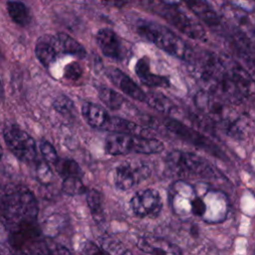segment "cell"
Segmentation results:
<instances>
[{
	"label": "cell",
	"mask_w": 255,
	"mask_h": 255,
	"mask_svg": "<svg viewBox=\"0 0 255 255\" xmlns=\"http://www.w3.org/2000/svg\"><path fill=\"white\" fill-rule=\"evenodd\" d=\"M49 38L58 54L73 55L78 58H85L87 55L85 48L74 38L65 33H58L54 36H49Z\"/></svg>",
	"instance_id": "18"
},
{
	"label": "cell",
	"mask_w": 255,
	"mask_h": 255,
	"mask_svg": "<svg viewBox=\"0 0 255 255\" xmlns=\"http://www.w3.org/2000/svg\"><path fill=\"white\" fill-rule=\"evenodd\" d=\"M98 45L106 57L112 59H122L123 48L118 35L111 29H101L97 34Z\"/></svg>",
	"instance_id": "16"
},
{
	"label": "cell",
	"mask_w": 255,
	"mask_h": 255,
	"mask_svg": "<svg viewBox=\"0 0 255 255\" xmlns=\"http://www.w3.org/2000/svg\"><path fill=\"white\" fill-rule=\"evenodd\" d=\"M83 68L78 62H71L64 68V78L69 81H77L83 76Z\"/></svg>",
	"instance_id": "33"
},
{
	"label": "cell",
	"mask_w": 255,
	"mask_h": 255,
	"mask_svg": "<svg viewBox=\"0 0 255 255\" xmlns=\"http://www.w3.org/2000/svg\"><path fill=\"white\" fill-rule=\"evenodd\" d=\"M129 205L136 216L155 218L162 209V199L157 190L146 188L134 193Z\"/></svg>",
	"instance_id": "11"
},
{
	"label": "cell",
	"mask_w": 255,
	"mask_h": 255,
	"mask_svg": "<svg viewBox=\"0 0 255 255\" xmlns=\"http://www.w3.org/2000/svg\"><path fill=\"white\" fill-rule=\"evenodd\" d=\"M144 103H146V105H148L152 109L162 113H170L172 110L175 109L173 103L164 95L159 93H147Z\"/></svg>",
	"instance_id": "24"
},
{
	"label": "cell",
	"mask_w": 255,
	"mask_h": 255,
	"mask_svg": "<svg viewBox=\"0 0 255 255\" xmlns=\"http://www.w3.org/2000/svg\"><path fill=\"white\" fill-rule=\"evenodd\" d=\"M165 128L171 131L172 133L176 134L181 139L189 142L192 145H195L199 148L207 150L210 154L219 157L221 159L226 158L224 152L221 150L219 146H217L212 140L208 137L200 133L198 130L187 127L186 125L182 124L178 120L174 119H166L163 122Z\"/></svg>",
	"instance_id": "9"
},
{
	"label": "cell",
	"mask_w": 255,
	"mask_h": 255,
	"mask_svg": "<svg viewBox=\"0 0 255 255\" xmlns=\"http://www.w3.org/2000/svg\"><path fill=\"white\" fill-rule=\"evenodd\" d=\"M151 5L152 9L163 17L169 24L175 27L179 32L193 40H201L205 37V30L200 22L196 21L179 6L164 4L158 0H144Z\"/></svg>",
	"instance_id": "7"
},
{
	"label": "cell",
	"mask_w": 255,
	"mask_h": 255,
	"mask_svg": "<svg viewBox=\"0 0 255 255\" xmlns=\"http://www.w3.org/2000/svg\"><path fill=\"white\" fill-rule=\"evenodd\" d=\"M104 128L114 132H121V133H128V134L144 135V136H147L148 134V131L145 128H141L140 126L136 125L133 122H130L119 117H110V120Z\"/></svg>",
	"instance_id": "21"
},
{
	"label": "cell",
	"mask_w": 255,
	"mask_h": 255,
	"mask_svg": "<svg viewBox=\"0 0 255 255\" xmlns=\"http://www.w3.org/2000/svg\"><path fill=\"white\" fill-rule=\"evenodd\" d=\"M55 167L57 172L63 178L69 176H83V171L80 165L77 161L71 158H59V160L55 163Z\"/></svg>",
	"instance_id": "26"
},
{
	"label": "cell",
	"mask_w": 255,
	"mask_h": 255,
	"mask_svg": "<svg viewBox=\"0 0 255 255\" xmlns=\"http://www.w3.org/2000/svg\"><path fill=\"white\" fill-rule=\"evenodd\" d=\"M134 71L139 81L147 87L166 88L170 86V80L168 77L151 73L149 59L147 57H142L137 60L134 66Z\"/></svg>",
	"instance_id": "17"
},
{
	"label": "cell",
	"mask_w": 255,
	"mask_h": 255,
	"mask_svg": "<svg viewBox=\"0 0 255 255\" xmlns=\"http://www.w3.org/2000/svg\"><path fill=\"white\" fill-rule=\"evenodd\" d=\"M11 251L6 247V245L3 242H0V254H7Z\"/></svg>",
	"instance_id": "39"
},
{
	"label": "cell",
	"mask_w": 255,
	"mask_h": 255,
	"mask_svg": "<svg viewBox=\"0 0 255 255\" xmlns=\"http://www.w3.org/2000/svg\"><path fill=\"white\" fill-rule=\"evenodd\" d=\"M3 97H4V89H3L2 83H1V81H0V101L3 100Z\"/></svg>",
	"instance_id": "40"
},
{
	"label": "cell",
	"mask_w": 255,
	"mask_h": 255,
	"mask_svg": "<svg viewBox=\"0 0 255 255\" xmlns=\"http://www.w3.org/2000/svg\"><path fill=\"white\" fill-rule=\"evenodd\" d=\"M9 232H7V228L5 223L0 219V242H3L5 239H8Z\"/></svg>",
	"instance_id": "36"
},
{
	"label": "cell",
	"mask_w": 255,
	"mask_h": 255,
	"mask_svg": "<svg viewBox=\"0 0 255 255\" xmlns=\"http://www.w3.org/2000/svg\"><path fill=\"white\" fill-rule=\"evenodd\" d=\"M158 1L167 5H172V6H179L180 3L182 2V0H158Z\"/></svg>",
	"instance_id": "38"
},
{
	"label": "cell",
	"mask_w": 255,
	"mask_h": 255,
	"mask_svg": "<svg viewBox=\"0 0 255 255\" xmlns=\"http://www.w3.org/2000/svg\"><path fill=\"white\" fill-rule=\"evenodd\" d=\"M3 136L7 147L19 160L26 163L36 160V142L25 130L14 125H9L3 129Z\"/></svg>",
	"instance_id": "8"
},
{
	"label": "cell",
	"mask_w": 255,
	"mask_h": 255,
	"mask_svg": "<svg viewBox=\"0 0 255 255\" xmlns=\"http://www.w3.org/2000/svg\"><path fill=\"white\" fill-rule=\"evenodd\" d=\"M11 19L20 26H26L30 22V14L26 6L19 1H10L7 5Z\"/></svg>",
	"instance_id": "25"
},
{
	"label": "cell",
	"mask_w": 255,
	"mask_h": 255,
	"mask_svg": "<svg viewBox=\"0 0 255 255\" xmlns=\"http://www.w3.org/2000/svg\"><path fill=\"white\" fill-rule=\"evenodd\" d=\"M101 248L106 253H111V254L129 253L128 250L125 249V247L119 241L113 238H108V237L101 239Z\"/></svg>",
	"instance_id": "31"
},
{
	"label": "cell",
	"mask_w": 255,
	"mask_h": 255,
	"mask_svg": "<svg viewBox=\"0 0 255 255\" xmlns=\"http://www.w3.org/2000/svg\"><path fill=\"white\" fill-rule=\"evenodd\" d=\"M53 108L59 114H61L63 116H67V117L72 116L74 114V110H75V106H74L73 101L65 95L58 96L54 100Z\"/></svg>",
	"instance_id": "29"
},
{
	"label": "cell",
	"mask_w": 255,
	"mask_h": 255,
	"mask_svg": "<svg viewBox=\"0 0 255 255\" xmlns=\"http://www.w3.org/2000/svg\"><path fill=\"white\" fill-rule=\"evenodd\" d=\"M38 202L34 193L20 183L0 179V219L12 229L37 222Z\"/></svg>",
	"instance_id": "2"
},
{
	"label": "cell",
	"mask_w": 255,
	"mask_h": 255,
	"mask_svg": "<svg viewBox=\"0 0 255 255\" xmlns=\"http://www.w3.org/2000/svg\"><path fill=\"white\" fill-rule=\"evenodd\" d=\"M193 101L197 110L207 120L232 135H242V129L240 128L241 115L235 109L237 105L203 89L195 94Z\"/></svg>",
	"instance_id": "3"
},
{
	"label": "cell",
	"mask_w": 255,
	"mask_h": 255,
	"mask_svg": "<svg viewBox=\"0 0 255 255\" xmlns=\"http://www.w3.org/2000/svg\"><path fill=\"white\" fill-rule=\"evenodd\" d=\"M137 248L143 253L153 255H178L181 254L180 248L172 242L156 236L144 235L138 238Z\"/></svg>",
	"instance_id": "14"
},
{
	"label": "cell",
	"mask_w": 255,
	"mask_h": 255,
	"mask_svg": "<svg viewBox=\"0 0 255 255\" xmlns=\"http://www.w3.org/2000/svg\"><path fill=\"white\" fill-rule=\"evenodd\" d=\"M0 58H1V52H0Z\"/></svg>",
	"instance_id": "42"
},
{
	"label": "cell",
	"mask_w": 255,
	"mask_h": 255,
	"mask_svg": "<svg viewBox=\"0 0 255 255\" xmlns=\"http://www.w3.org/2000/svg\"><path fill=\"white\" fill-rule=\"evenodd\" d=\"M229 4L246 12H255V0H227Z\"/></svg>",
	"instance_id": "34"
},
{
	"label": "cell",
	"mask_w": 255,
	"mask_h": 255,
	"mask_svg": "<svg viewBox=\"0 0 255 255\" xmlns=\"http://www.w3.org/2000/svg\"><path fill=\"white\" fill-rule=\"evenodd\" d=\"M62 189L69 195H80L87 192V187L82 181V177L69 176L65 177L62 183Z\"/></svg>",
	"instance_id": "28"
},
{
	"label": "cell",
	"mask_w": 255,
	"mask_h": 255,
	"mask_svg": "<svg viewBox=\"0 0 255 255\" xmlns=\"http://www.w3.org/2000/svg\"><path fill=\"white\" fill-rule=\"evenodd\" d=\"M98 94L101 102L111 110H119L124 104V98L110 88L102 87L98 90Z\"/></svg>",
	"instance_id": "27"
},
{
	"label": "cell",
	"mask_w": 255,
	"mask_h": 255,
	"mask_svg": "<svg viewBox=\"0 0 255 255\" xmlns=\"http://www.w3.org/2000/svg\"><path fill=\"white\" fill-rule=\"evenodd\" d=\"M87 203L94 220L98 223H103L105 220V211H104L102 194L96 189L88 190Z\"/></svg>",
	"instance_id": "23"
},
{
	"label": "cell",
	"mask_w": 255,
	"mask_h": 255,
	"mask_svg": "<svg viewBox=\"0 0 255 255\" xmlns=\"http://www.w3.org/2000/svg\"><path fill=\"white\" fill-rule=\"evenodd\" d=\"M107 76L109 77L111 82L116 87H118L124 94L132 98L133 100L144 102L146 94L120 69L110 68L107 71Z\"/></svg>",
	"instance_id": "15"
},
{
	"label": "cell",
	"mask_w": 255,
	"mask_h": 255,
	"mask_svg": "<svg viewBox=\"0 0 255 255\" xmlns=\"http://www.w3.org/2000/svg\"><path fill=\"white\" fill-rule=\"evenodd\" d=\"M187 63L203 90L235 105L255 100V79L233 59L203 51Z\"/></svg>",
	"instance_id": "1"
},
{
	"label": "cell",
	"mask_w": 255,
	"mask_h": 255,
	"mask_svg": "<svg viewBox=\"0 0 255 255\" xmlns=\"http://www.w3.org/2000/svg\"><path fill=\"white\" fill-rule=\"evenodd\" d=\"M35 54L39 62L46 68H50L58 58V52L50 41L49 36L42 37L38 40L35 47Z\"/></svg>",
	"instance_id": "22"
},
{
	"label": "cell",
	"mask_w": 255,
	"mask_h": 255,
	"mask_svg": "<svg viewBox=\"0 0 255 255\" xmlns=\"http://www.w3.org/2000/svg\"><path fill=\"white\" fill-rule=\"evenodd\" d=\"M82 115L92 128H105L110 120L108 112L95 103H85L82 106Z\"/></svg>",
	"instance_id": "20"
},
{
	"label": "cell",
	"mask_w": 255,
	"mask_h": 255,
	"mask_svg": "<svg viewBox=\"0 0 255 255\" xmlns=\"http://www.w3.org/2000/svg\"><path fill=\"white\" fill-rule=\"evenodd\" d=\"M138 34L165 53L188 62L194 51L174 32L158 23L139 21L137 23Z\"/></svg>",
	"instance_id": "4"
},
{
	"label": "cell",
	"mask_w": 255,
	"mask_h": 255,
	"mask_svg": "<svg viewBox=\"0 0 255 255\" xmlns=\"http://www.w3.org/2000/svg\"><path fill=\"white\" fill-rule=\"evenodd\" d=\"M2 154H3V151H2V146H1V144H0V160H1V158H2Z\"/></svg>",
	"instance_id": "41"
},
{
	"label": "cell",
	"mask_w": 255,
	"mask_h": 255,
	"mask_svg": "<svg viewBox=\"0 0 255 255\" xmlns=\"http://www.w3.org/2000/svg\"><path fill=\"white\" fill-rule=\"evenodd\" d=\"M196 195V189L191 184L178 180L170 190L171 206L178 216H185L191 214L192 200Z\"/></svg>",
	"instance_id": "13"
},
{
	"label": "cell",
	"mask_w": 255,
	"mask_h": 255,
	"mask_svg": "<svg viewBox=\"0 0 255 255\" xmlns=\"http://www.w3.org/2000/svg\"><path fill=\"white\" fill-rule=\"evenodd\" d=\"M200 195L205 206L202 220L207 223H220L224 221L229 210L227 195L224 192L215 189H206Z\"/></svg>",
	"instance_id": "12"
},
{
	"label": "cell",
	"mask_w": 255,
	"mask_h": 255,
	"mask_svg": "<svg viewBox=\"0 0 255 255\" xmlns=\"http://www.w3.org/2000/svg\"><path fill=\"white\" fill-rule=\"evenodd\" d=\"M102 1L109 5L116 6V7H122L127 2V0H102Z\"/></svg>",
	"instance_id": "37"
},
{
	"label": "cell",
	"mask_w": 255,
	"mask_h": 255,
	"mask_svg": "<svg viewBox=\"0 0 255 255\" xmlns=\"http://www.w3.org/2000/svg\"><path fill=\"white\" fill-rule=\"evenodd\" d=\"M83 252L87 253V254H95V253L102 254V253H106L104 250H101V248H99L98 246H96L92 242H87V244L84 246Z\"/></svg>",
	"instance_id": "35"
},
{
	"label": "cell",
	"mask_w": 255,
	"mask_h": 255,
	"mask_svg": "<svg viewBox=\"0 0 255 255\" xmlns=\"http://www.w3.org/2000/svg\"><path fill=\"white\" fill-rule=\"evenodd\" d=\"M34 173H35L36 179L42 184H45V185L50 184L53 180V172L47 161L45 162L38 161L37 164L35 165Z\"/></svg>",
	"instance_id": "30"
},
{
	"label": "cell",
	"mask_w": 255,
	"mask_h": 255,
	"mask_svg": "<svg viewBox=\"0 0 255 255\" xmlns=\"http://www.w3.org/2000/svg\"><path fill=\"white\" fill-rule=\"evenodd\" d=\"M40 151L49 164H54L59 160V156L54 145L48 140H42L40 142Z\"/></svg>",
	"instance_id": "32"
},
{
	"label": "cell",
	"mask_w": 255,
	"mask_h": 255,
	"mask_svg": "<svg viewBox=\"0 0 255 255\" xmlns=\"http://www.w3.org/2000/svg\"><path fill=\"white\" fill-rule=\"evenodd\" d=\"M166 167L181 178H214L216 169L204 157L189 151L172 150L165 157Z\"/></svg>",
	"instance_id": "5"
},
{
	"label": "cell",
	"mask_w": 255,
	"mask_h": 255,
	"mask_svg": "<svg viewBox=\"0 0 255 255\" xmlns=\"http://www.w3.org/2000/svg\"><path fill=\"white\" fill-rule=\"evenodd\" d=\"M192 13L203 23L210 27H216L220 24V17L209 4L207 0H182Z\"/></svg>",
	"instance_id": "19"
},
{
	"label": "cell",
	"mask_w": 255,
	"mask_h": 255,
	"mask_svg": "<svg viewBox=\"0 0 255 255\" xmlns=\"http://www.w3.org/2000/svg\"><path fill=\"white\" fill-rule=\"evenodd\" d=\"M151 170L147 163L141 160H127L117 166L114 182L118 189L128 190L150 176Z\"/></svg>",
	"instance_id": "10"
},
{
	"label": "cell",
	"mask_w": 255,
	"mask_h": 255,
	"mask_svg": "<svg viewBox=\"0 0 255 255\" xmlns=\"http://www.w3.org/2000/svg\"><path fill=\"white\" fill-rule=\"evenodd\" d=\"M164 149L162 141L157 138L115 132L106 137L105 151L111 155H123L131 152L141 154L159 153Z\"/></svg>",
	"instance_id": "6"
}]
</instances>
